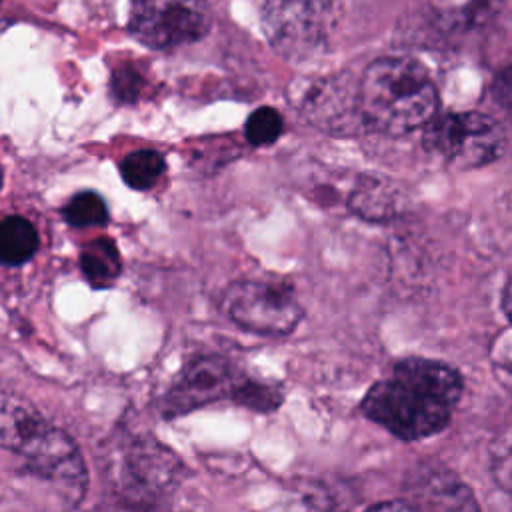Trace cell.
Returning a JSON list of instances; mask_svg holds the SVG:
<instances>
[{
    "mask_svg": "<svg viewBox=\"0 0 512 512\" xmlns=\"http://www.w3.org/2000/svg\"><path fill=\"white\" fill-rule=\"evenodd\" d=\"M342 8L330 0H268L258 12L272 50L284 60L302 62L330 48Z\"/></svg>",
    "mask_w": 512,
    "mask_h": 512,
    "instance_id": "5b68a950",
    "label": "cell"
},
{
    "mask_svg": "<svg viewBox=\"0 0 512 512\" xmlns=\"http://www.w3.org/2000/svg\"><path fill=\"white\" fill-rule=\"evenodd\" d=\"M62 216L74 228L104 226L110 220L104 198L94 190H82L70 196L68 202L62 206Z\"/></svg>",
    "mask_w": 512,
    "mask_h": 512,
    "instance_id": "2e32d148",
    "label": "cell"
},
{
    "mask_svg": "<svg viewBox=\"0 0 512 512\" xmlns=\"http://www.w3.org/2000/svg\"><path fill=\"white\" fill-rule=\"evenodd\" d=\"M422 144L446 166L470 170L496 160L504 136L500 126L482 112H446L424 128Z\"/></svg>",
    "mask_w": 512,
    "mask_h": 512,
    "instance_id": "52a82bcc",
    "label": "cell"
},
{
    "mask_svg": "<svg viewBox=\"0 0 512 512\" xmlns=\"http://www.w3.org/2000/svg\"><path fill=\"white\" fill-rule=\"evenodd\" d=\"M362 512H416V508L406 498H398V500H386V502L372 504L370 508H366Z\"/></svg>",
    "mask_w": 512,
    "mask_h": 512,
    "instance_id": "7402d4cb",
    "label": "cell"
},
{
    "mask_svg": "<svg viewBox=\"0 0 512 512\" xmlns=\"http://www.w3.org/2000/svg\"><path fill=\"white\" fill-rule=\"evenodd\" d=\"M360 102L368 130L402 136L436 118L438 90L420 62L384 56L362 72Z\"/></svg>",
    "mask_w": 512,
    "mask_h": 512,
    "instance_id": "3957f363",
    "label": "cell"
},
{
    "mask_svg": "<svg viewBox=\"0 0 512 512\" xmlns=\"http://www.w3.org/2000/svg\"><path fill=\"white\" fill-rule=\"evenodd\" d=\"M348 208L360 220L384 224L394 220L402 208L398 186L376 174H360L348 194Z\"/></svg>",
    "mask_w": 512,
    "mask_h": 512,
    "instance_id": "7c38bea8",
    "label": "cell"
},
{
    "mask_svg": "<svg viewBox=\"0 0 512 512\" xmlns=\"http://www.w3.org/2000/svg\"><path fill=\"white\" fill-rule=\"evenodd\" d=\"M144 86V76L134 66H120L114 68L110 76V94L114 100L130 104L140 98Z\"/></svg>",
    "mask_w": 512,
    "mask_h": 512,
    "instance_id": "ffe728a7",
    "label": "cell"
},
{
    "mask_svg": "<svg viewBox=\"0 0 512 512\" xmlns=\"http://www.w3.org/2000/svg\"><path fill=\"white\" fill-rule=\"evenodd\" d=\"M284 132V120L280 112L272 106L256 108L244 124V138L252 146H270Z\"/></svg>",
    "mask_w": 512,
    "mask_h": 512,
    "instance_id": "ac0fdd59",
    "label": "cell"
},
{
    "mask_svg": "<svg viewBox=\"0 0 512 512\" xmlns=\"http://www.w3.org/2000/svg\"><path fill=\"white\" fill-rule=\"evenodd\" d=\"M502 308H504L506 316L512 320V280L506 284V288L502 292Z\"/></svg>",
    "mask_w": 512,
    "mask_h": 512,
    "instance_id": "603a6c76",
    "label": "cell"
},
{
    "mask_svg": "<svg viewBox=\"0 0 512 512\" xmlns=\"http://www.w3.org/2000/svg\"><path fill=\"white\" fill-rule=\"evenodd\" d=\"M78 262L84 280L96 290L110 288L122 272V258L118 246L112 238L106 236L94 238L84 244Z\"/></svg>",
    "mask_w": 512,
    "mask_h": 512,
    "instance_id": "4fadbf2b",
    "label": "cell"
},
{
    "mask_svg": "<svg viewBox=\"0 0 512 512\" xmlns=\"http://www.w3.org/2000/svg\"><path fill=\"white\" fill-rule=\"evenodd\" d=\"M244 372L222 354L204 352L192 356L162 396L160 410L166 418L184 416L218 400H232Z\"/></svg>",
    "mask_w": 512,
    "mask_h": 512,
    "instance_id": "9c48e42d",
    "label": "cell"
},
{
    "mask_svg": "<svg viewBox=\"0 0 512 512\" xmlns=\"http://www.w3.org/2000/svg\"><path fill=\"white\" fill-rule=\"evenodd\" d=\"M462 376L446 362L398 360L360 400L362 414L392 436L414 442L444 430L462 396Z\"/></svg>",
    "mask_w": 512,
    "mask_h": 512,
    "instance_id": "6da1fadb",
    "label": "cell"
},
{
    "mask_svg": "<svg viewBox=\"0 0 512 512\" xmlns=\"http://www.w3.org/2000/svg\"><path fill=\"white\" fill-rule=\"evenodd\" d=\"M490 470L496 484L512 494V432L502 434L490 452Z\"/></svg>",
    "mask_w": 512,
    "mask_h": 512,
    "instance_id": "d6986e66",
    "label": "cell"
},
{
    "mask_svg": "<svg viewBox=\"0 0 512 512\" xmlns=\"http://www.w3.org/2000/svg\"><path fill=\"white\" fill-rule=\"evenodd\" d=\"M492 96L502 108L512 112V64L496 74L492 82Z\"/></svg>",
    "mask_w": 512,
    "mask_h": 512,
    "instance_id": "44dd1931",
    "label": "cell"
},
{
    "mask_svg": "<svg viewBox=\"0 0 512 512\" xmlns=\"http://www.w3.org/2000/svg\"><path fill=\"white\" fill-rule=\"evenodd\" d=\"M404 492L416 512H480L472 488L436 462L416 466L404 482Z\"/></svg>",
    "mask_w": 512,
    "mask_h": 512,
    "instance_id": "8fae6325",
    "label": "cell"
},
{
    "mask_svg": "<svg viewBox=\"0 0 512 512\" xmlns=\"http://www.w3.org/2000/svg\"><path fill=\"white\" fill-rule=\"evenodd\" d=\"M186 476L182 460L152 436L128 438L106 472L108 500L122 512H160Z\"/></svg>",
    "mask_w": 512,
    "mask_h": 512,
    "instance_id": "277c9868",
    "label": "cell"
},
{
    "mask_svg": "<svg viewBox=\"0 0 512 512\" xmlns=\"http://www.w3.org/2000/svg\"><path fill=\"white\" fill-rule=\"evenodd\" d=\"M300 114L332 136H358L368 130L360 102V78L348 72L320 76L300 94Z\"/></svg>",
    "mask_w": 512,
    "mask_h": 512,
    "instance_id": "30bf717a",
    "label": "cell"
},
{
    "mask_svg": "<svg viewBox=\"0 0 512 512\" xmlns=\"http://www.w3.org/2000/svg\"><path fill=\"white\" fill-rule=\"evenodd\" d=\"M284 400V390L280 384L260 378H250L244 374L242 382L238 384L232 402L240 404L244 408H250L254 412H274Z\"/></svg>",
    "mask_w": 512,
    "mask_h": 512,
    "instance_id": "e0dca14e",
    "label": "cell"
},
{
    "mask_svg": "<svg viewBox=\"0 0 512 512\" xmlns=\"http://www.w3.org/2000/svg\"><path fill=\"white\" fill-rule=\"evenodd\" d=\"M0 442L24 470L46 482L64 506H76L88 490V468L68 432L48 422L22 396L4 390Z\"/></svg>",
    "mask_w": 512,
    "mask_h": 512,
    "instance_id": "7a4b0ae2",
    "label": "cell"
},
{
    "mask_svg": "<svg viewBox=\"0 0 512 512\" xmlns=\"http://www.w3.org/2000/svg\"><path fill=\"white\" fill-rule=\"evenodd\" d=\"M40 246L36 226L20 216L10 214L0 224V258L4 266H20L28 262Z\"/></svg>",
    "mask_w": 512,
    "mask_h": 512,
    "instance_id": "5bb4252c",
    "label": "cell"
},
{
    "mask_svg": "<svg viewBox=\"0 0 512 512\" xmlns=\"http://www.w3.org/2000/svg\"><path fill=\"white\" fill-rule=\"evenodd\" d=\"M220 304L238 328L268 338L290 336L304 316L294 288L278 280H234L226 286Z\"/></svg>",
    "mask_w": 512,
    "mask_h": 512,
    "instance_id": "8992f818",
    "label": "cell"
},
{
    "mask_svg": "<svg viewBox=\"0 0 512 512\" xmlns=\"http://www.w3.org/2000/svg\"><path fill=\"white\" fill-rule=\"evenodd\" d=\"M210 22V8L204 2L142 0L130 4L126 30L152 50H168L204 38Z\"/></svg>",
    "mask_w": 512,
    "mask_h": 512,
    "instance_id": "ba28073f",
    "label": "cell"
},
{
    "mask_svg": "<svg viewBox=\"0 0 512 512\" xmlns=\"http://www.w3.org/2000/svg\"><path fill=\"white\" fill-rule=\"evenodd\" d=\"M166 172L164 156L154 148H138L120 160V176L126 186L138 192L154 188Z\"/></svg>",
    "mask_w": 512,
    "mask_h": 512,
    "instance_id": "9a60e30c",
    "label": "cell"
}]
</instances>
